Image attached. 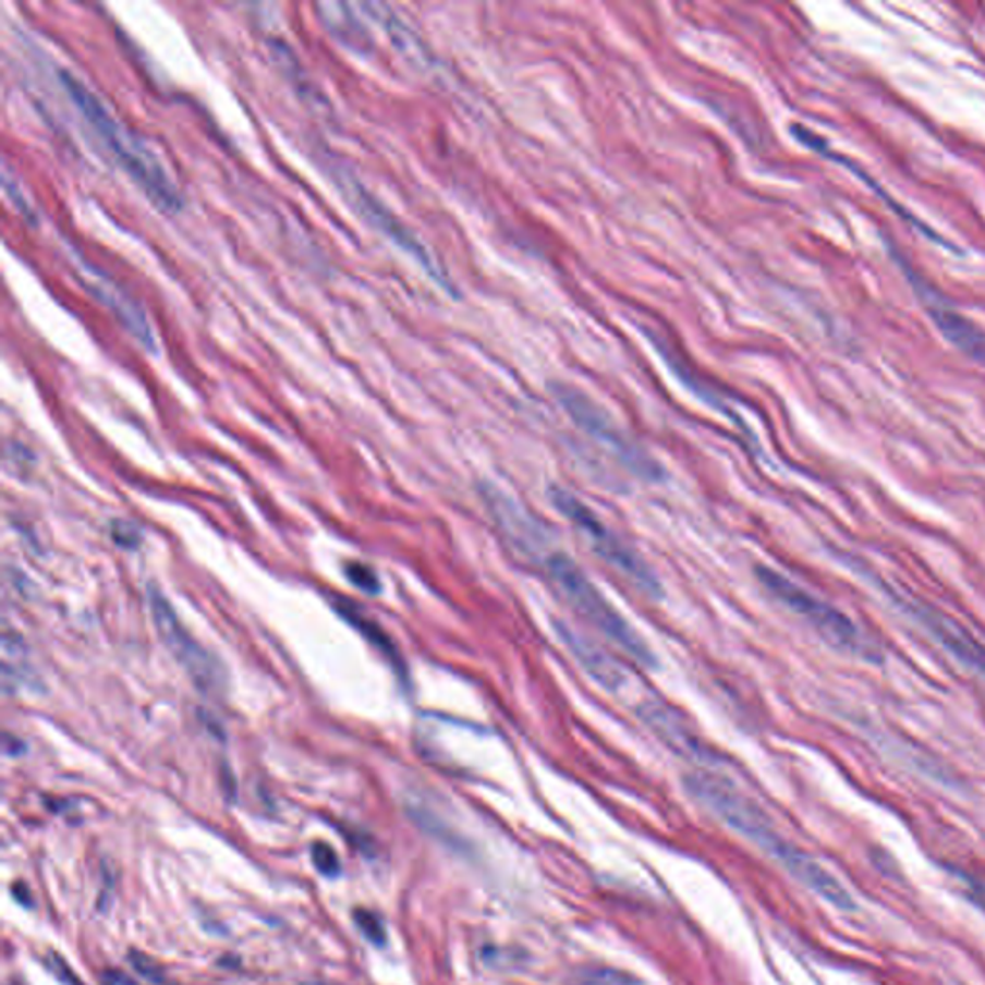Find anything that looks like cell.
Listing matches in <instances>:
<instances>
[{
	"label": "cell",
	"mask_w": 985,
	"mask_h": 985,
	"mask_svg": "<svg viewBox=\"0 0 985 985\" xmlns=\"http://www.w3.org/2000/svg\"><path fill=\"white\" fill-rule=\"evenodd\" d=\"M341 183H343V185H349V198H353L354 205L358 206V210H361L364 216H368L374 226H378L379 230H384V233H387L389 238L394 239V241L403 246V248H406L411 255L416 256L419 264L426 266L427 271L436 273L434 266H431V260H429V256L424 253V248L409 235V231L403 230V226H399V223L394 222L393 216L387 214L386 208H381L374 198L369 197L366 191L362 190L361 183H356V181L351 180V178H349V180H341Z\"/></svg>",
	"instance_id": "ba28073f"
},
{
	"label": "cell",
	"mask_w": 985,
	"mask_h": 985,
	"mask_svg": "<svg viewBox=\"0 0 985 985\" xmlns=\"http://www.w3.org/2000/svg\"><path fill=\"white\" fill-rule=\"evenodd\" d=\"M907 276L911 278L912 288L919 293L932 320L936 321L937 329L944 333L945 339L962 353L969 354L970 358H974L985 366V331L945 303L944 296L937 295L924 278H920L911 270L907 271Z\"/></svg>",
	"instance_id": "5b68a950"
},
{
	"label": "cell",
	"mask_w": 985,
	"mask_h": 985,
	"mask_svg": "<svg viewBox=\"0 0 985 985\" xmlns=\"http://www.w3.org/2000/svg\"><path fill=\"white\" fill-rule=\"evenodd\" d=\"M547 570L550 580L559 587L564 599L580 612V615L595 625L600 633H605L616 647L625 650L630 657L645 666L655 665V657L650 653L649 645L643 641L640 633L633 630L624 616L616 610L615 605L600 593L595 583L587 580L574 560L564 552H552L547 559Z\"/></svg>",
	"instance_id": "7a4b0ae2"
},
{
	"label": "cell",
	"mask_w": 985,
	"mask_h": 985,
	"mask_svg": "<svg viewBox=\"0 0 985 985\" xmlns=\"http://www.w3.org/2000/svg\"><path fill=\"white\" fill-rule=\"evenodd\" d=\"M756 577L774 599L780 600L783 607H788L791 612L801 616L805 622L813 625L816 632L820 633L822 637L831 641L836 647L849 650L862 649L861 633L843 612H839L838 608L814 597L773 568H756Z\"/></svg>",
	"instance_id": "277c9868"
},
{
	"label": "cell",
	"mask_w": 985,
	"mask_h": 985,
	"mask_svg": "<svg viewBox=\"0 0 985 985\" xmlns=\"http://www.w3.org/2000/svg\"><path fill=\"white\" fill-rule=\"evenodd\" d=\"M353 920L356 928L361 929L362 936L366 937L369 944H386V928L374 912L366 911V909H354Z\"/></svg>",
	"instance_id": "30bf717a"
},
{
	"label": "cell",
	"mask_w": 985,
	"mask_h": 985,
	"mask_svg": "<svg viewBox=\"0 0 985 985\" xmlns=\"http://www.w3.org/2000/svg\"><path fill=\"white\" fill-rule=\"evenodd\" d=\"M60 83L64 85L68 97L75 107L80 108L83 118L105 143V147L112 153V158L122 166L123 172L135 183H139L141 190L147 193L153 203H157L158 208L166 212H178L183 205L180 191L173 185L157 155L137 135H133L125 125L118 122L77 77L60 72Z\"/></svg>",
	"instance_id": "6da1fadb"
},
{
	"label": "cell",
	"mask_w": 985,
	"mask_h": 985,
	"mask_svg": "<svg viewBox=\"0 0 985 985\" xmlns=\"http://www.w3.org/2000/svg\"><path fill=\"white\" fill-rule=\"evenodd\" d=\"M49 966L54 974H57L58 980H62V984L66 985H83L82 980L80 977H75L72 974V969L68 966L66 961L64 959H60L58 954H50L49 957Z\"/></svg>",
	"instance_id": "9a60e30c"
},
{
	"label": "cell",
	"mask_w": 985,
	"mask_h": 985,
	"mask_svg": "<svg viewBox=\"0 0 985 985\" xmlns=\"http://www.w3.org/2000/svg\"><path fill=\"white\" fill-rule=\"evenodd\" d=\"M320 17L331 34L351 49L362 50L368 47V35L362 25L361 16L353 14L354 7L349 4H320Z\"/></svg>",
	"instance_id": "9c48e42d"
},
{
	"label": "cell",
	"mask_w": 985,
	"mask_h": 985,
	"mask_svg": "<svg viewBox=\"0 0 985 985\" xmlns=\"http://www.w3.org/2000/svg\"><path fill=\"white\" fill-rule=\"evenodd\" d=\"M150 607L157 620L158 632L165 637L168 649L172 650L173 657L180 660L183 668H187L191 678L205 688L218 682L212 658L206 655L203 647H198L197 641L187 635L178 616L173 615L172 607L160 593L150 592Z\"/></svg>",
	"instance_id": "8992f818"
},
{
	"label": "cell",
	"mask_w": 985,
	"mask_h": 985,
	"mask_svg": "<svg viewBox=\"0 0 985 985\" xmlns=\"http://www.w3.org/2000/svg\"><path fill=\"white\" fill-rule=\"evenodd\" d=\"M4 187H7V191H9L10 195H12V198H14L17 210L24 214L25 218H27L29 222H35L34 208L25 203L24 195H22V193H20V190H17L16 183H10L9 173L7 172H4Z\"/></svg>",
	"instance_id": "2e32d148"
},
{
	"label": "cell",
	"mask_w": 985,
	"mask_h": 985,
	"mask_svg": "<svg viewBox=\"0 0 985 985\" xmlns=\"http://www.w3.org/2000/svg\"><path fill=\"white\" fill-rule=\"evenodd\" d=\"M105 985H137L133 982L132 977L125 976L122 972H115V970H108L107 974H105Z\"/></svg>",
	"instance_id": "ac0fdd59"
},
{
	"label": "cell",
	"mask_w": 985,
	"mask_h": 985,
	"mask_svg": "<svg viewBox=\"0 0 985 985\" xmlns=\"http://www.w3.org/2000/svg\"><path fill=\"white\" fill-rule=\"evenodd\" d=\"M114 537L118 542L122 543V545H135V543H137L135 530H132L127 524H120V530H115Z\"/></svg>",
	"instance_id": "e0dca14e"
},
{
	"label": "cell",
	"mask_w": 985,
	"mask_h": 985,
	"mask_svg": "<svg viewBox=\"0 0 985 985\" xmlns=\"http://www.w3.org/2000/svg\"><path fill=\"white\" fill-rule=\"evenodd\" d=\"M311 856H313L316 871L320 872V874L328 876V878H336V876H339V872H341L339 856H337L336 851H333L328 843H314Z\"/></svg>",
	"instance_id": "8fae6325"
},
{
	"label": "cell",
	"mask_w": 985,
	"mask_h": 985,
	"mask_svg": "<svg viewBox=\"0 0 985 985\" xmlns=\"http://www.w3.org/2000/svg\"><path fill=\"white\" fill-rule=\"evenodd\" d=\"M550 501L560 514L582 534L589 549L599 557L616 574L622 575L625 582L643 593L649 599L662 597V585L657 574L650 570L645 559L637 555L620 535L600 520L595 510L589 509L582 499L567 489H550Z\"/></svg>",
	"instance_id": "3957f363"
},
{
	"label": "cell",
	"mask_w": 985,
	"mask_h": 985,
	"mask_svg": "<svg viewBox=\"0 0 985 985\" xmlns=\"http://www.w3.org/2000/svg\"><path fill=\"white\" fill-rule=\"evenodd\" d=\"M346 577L351 580V582L362 589V592L366 593H378L379 592V582L376 574L369 570L368 567H364L361 562H349L345 568Z\"/></svg>",
	"instance_id": "7c38bea8"
},
{
	"label": "cell",
	"mask_w": 985,
	"mask_h": 985,
	"mask_svg": "<svg viewBox=\"0 0 985 985\" xmlns=\"http://www.w3.org/2000/svg\"><path fill=\"white\" fill-rule=\"evenodd\" d=\"M587 984L637 985V982H635V977L628 976V974H622V972H618V970H597V972H593L592 976H589Z\"/></svg>",
	"instance_id": "4fadbf2b"
},
{
	"label": "cell",
	"mask_w": 985,
	"mask_h": 985,
	"mask_svg": "<svg viewBox=\"0 0 985 985\" xmlns=\"http://www.w3.org/2000/svg\"><path fill=\"white\" fill-rule=\"evenodd\" d=\"M130 961H132L133 969L137 970L141 976L148 977L153 982H158L162 977V969L153 959H148L145 952L133 951L130 954Z\"/></svg>",
	"instance_id": "5bb4252c"
},
{
	"label": "cell",
	"mask_w": 985,
	"mask_h": 985,
	"mask_svg": "<svg viewBox=\"0 0 985 985\" xmlns=\"http://www.w3.org/2000/svg\"><path fill=\"white\" fill-rule=\"evenodd\" d=\"M564 403H567L568 411L574 414L575 419H580V424L589 434L599 437V441L607 445L608 449L615 452L618 459L622 460V464H625L628 469H632V472L640 474V476L657 477L655 464L647 457H643L641 451H637L630 441H625V437L618 429L610 426V422H607L597 412L593 411L589 404L577 401L575 394L572 399L564 397Z\"/></svg>",
	"instance_id": "52a82bcc"
}]
</instances>
